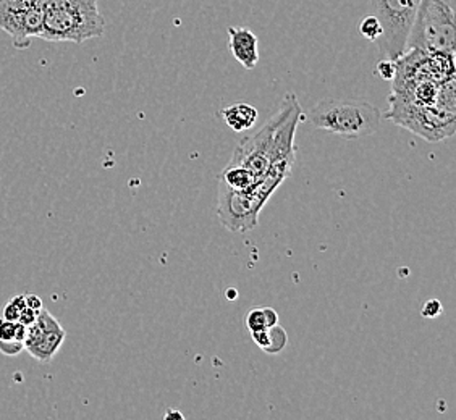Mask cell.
I'll list each match as a JSON object with an SVG mask.
<instances>
[{"label": "cell", "mask_w": 456, "mask_h": 420, "mask_svg": "<svg viewBox=\"0 0 456 420\" xmlns=\"http://www.w3.org/2000/svg\"><path fill=\"white\" fill-rule=\"evenodd\" d=\"M396 63L394 61H388V59H382L379 61L378 67H376V73L382 79L386 81H392L395 77Z\"/></svg>", "instance_id": "obj_17"}, {"label": "cell", "mask_w": 456, "mask_h": 420, "mask_svg": "<svg viewBox=\"0 0 456 420\" xmlns=\"http://www.w3.org/2000/svg\"><path fill=\"white\" fill-rule=\"evenodd\" d=\"M455 9L444 0H421L408 37V51L455 57Z\"/></svg>", "instance_id": "obj_4"}, {"label": "cell", "mask_w": 456, "mask_h": 420, "mask_svg": "<svg viewBox=\"0 0 456 420\" xmlns=\"http://www.w3.org/2000/svg\"><path fill=\"white\" fill-rule=\"evenodd\" d=\"M28 327L20 322L0 319V343L20 342L25 344Z\"/></svg>", "instance_id": "obj_13"}, {"label": "cell", "mask_w": 456, "mask_h": 420, "mask_svg": "<svg viewBox=\"0 0 456 420\" xmlns=\"http://www.w3.org/2000/svg\"><path fill=\"white\" fill-rule=\"evenodd\" d=\"M245 324L249 333L259 332V330L267 328V322H265V315H264L263 309L259 307V309L249 311V312L246 314Z\"/></svg>", "instance_id": "obj_16"}, {"label": "cell", "mask_w": 456, "mask_h": 420, "mask_svg": "<svg viewBox=\"0 0 456 420\" xmlns=\"http://www.w3.org/2000/svg\"><path fill=\"white\" fill-rule=\"evenodd\" d=\"M421 0H374V17L382 33L379 36V52L382 59L396 61L408 51V37Z\"/></svg>", "instance_id": "obj_5"}, {"label": "cell", "mask_w": 456, "mask_h": 420, "mask_svg": "<svg viewBox=\"0 0 456 420\" xmlns=\"http://www.w3.org/2000/svg\"><path fill=\"white\" fill-rule=\"evenodd\" d=\"M220 182L237 191H249L257 183V178L243 166H227L220 174Z\"/></svg>", "instance_id": "obj_11"}, {"label": "cell", "mask_w": 456, "mask_h": 420, "mask_svg": "<svg viewBox=\"0 0 456 420\" xmlns=\"http://www.w3.org/2000/svg\"><path fill=\"white\" fill-rule=\"evenodd\" d=\"M360 33L362 37H366L370 43H376L379 36L382 33V28H380L378 18L374 17V15L362 18L360 25Z\"/></svg>", "instance_id": "obj_15"}, {"label": "cell", "mask_w": 456, "mask_h": 420, "mask_svg": "<svg viewBox=\"0 0 456 420\" xmlns=\"http://www.w3.org/2000/svg\"><path fill=\"white\" fill-rule=\"evenodd\" d=\"M164 419H180L183 420L184 416L180 411H175V409H168L167 412H166V416H164Z\"/></svg>", "instance_id": "obj_21"}, {"label": "cell", "mask_w": 456, "mask_h": 420, "mask_svg": "<svg viewBox=\"0 0 456 420\" xmlns=\"http://www.w3.org/2000/svg\"><path fill=\"white\" fill-rule=\"evenodd\" d=\"M65 338H67V332L63 330V327L49 311H45L43 307L41 312L36 317L35 322L28 327L25 350L36 360L51 362L63 346Z\"/></svg>", "instance_id": "obj_8"}, {"label": "cell", "mask_w": 456, "mask_h": 420, "mask_svg": "<svg viewBox=\"0 0 456 420\" xmlns=\"http://www.w3.org/2000/svg\"><path fill=\"white\" fill-rule=\"evenodd\" d=\"M104 33L99 0H45L41 37L45 41L81 45Z\"/></svg>", "instance_id": "obj_2"}, {"label": "cell", "mask_w": 456, "mask_h": 420, "mask_svg": "<svg viewBox=\"0 0 456 420\" xmlns=\"http://www.w3.org/2000/svg\"><path fill=\"white\" fill-rule=\"evenodd\" d=\"M27 307V298L25 295H18L15 298L10 299L7 306L4 307V317L5 320H12V322H18L20 315L25 311Z\"/></svg>", "instance_id": "obj_14"}, {"label": "cell", "mask_w": 456, "mask_h": 420, "mask_svg": "<svg viewBox=\"0 0 456 420\" xmlns=\"http://www.w3.org/2000/svg\"><path fill=\"white\" fill-rule=\"evenodd\" d=\"M222 118L233 132L243 133L251 130L257 120L256 107L249 104H235L222 110Z\"/></svg>", "instance_id": "obj_10"}, {"label": "cell", "mask_w": 456, "mask_h": 420, "mask_svg": "<svg viewBox=\"0 0 456 420\" xmlns=\"http://www.w3.org/2000/svg\"><path fill=\"white\" fill-rule=\"evenodd\" d=\"M319 130L358 140L378 132L382 114L378 107L360 99H324L307 115Z\"/></svg>", "instance_id": "obj_3"}, {"label": "cell", "mask_w": 456, "mask_h": 420, "mask_svg": "<svg viewBox=\"0 0 456 420\" xmlns=\"http://www.w3.org/2000/svg\"><path fill=\"white\" fill-rule=\"evenodd\" d=\"M45 0H0V31L12 39L15 49L25 51L35 37H41Z\"/></svg>", "instance_id": "obj_6"}, {"label": "cell", "mask_w": 456, "mask_h": 420, "mask_svg": "<svg viewBox=\"0 0 456 420\" xmlns=\"http://www.w3.org/2000/svg\"><path fill=\"white\" fill-rule=\"evenodd\" d=\"M298 97L289 93L259 130L238 142L228 166H243L261 180L273 162L297 156L295 134L301 120Z\"/></svg>", "instance_id": "obj_1"}, {"label": "cell", "mask_w": 456, "mask_h": 420, "mask_svg": "<svg viewBox=\"0 0 456 420\" xmlns=\"http://www.w3.org/2000/svg\"><path fill=\"white\" fill-rule=\"evenodd\" d=\"M264 315H265V322H267V328L279 324V314L273 307H263Z\"/></svg>", "instance_id": "obj_20"}, {"label": "cell", "mask_w": 456, "mask_h": 420, "mask_svg": "<svg viewBox=\"0 0 456 420\" xmlns=\"http://www.w3.org/2000/svg\"><path fill=\"white\" fill-rule=\"evenodd\" d=\"M228 291H230V293H228V298L233 299L235 296H238V293L235 295V289H228Z\"/></svg>", "instance_id": "obj_22"}, {"label": "cell", "mask_w": 456, "mask_h": 420, "mask_svg": "<svg viewBox=\"0 0 456 420\" xmlns=\"http://www.w3.org/2000/svg\"><path fill=\"white\" fill-rule=\"evenodd\" d=\"M444 2H447L450 7H453V9H455L456 0H444Z\"/></svg>", "instance_id": "obj_23"}, {"label": "cell", "mask_w": 456, "mask_h": 420, "mask_svg": "<svg viewBox=\"0 0 456 420\" xmlns=\"http://www.w3.org/2000/svg\"><path fill=\"white\" fill-rule=\"evenodd\" d=\"M230 51L246 70H255L259 61V41L248 28H228Z\"/></svg>", "instance_id": "obj_9"}, {"label": "cell", "mask_w": 456, "mask_h": 420, "mask_svg": "<svg viewBox=\"0 0 456 420\" xmlns=\"http://www.w3.org/2000/svg\"><path fill=\"white\" fill-rule=\"evenodd\" d=\"M21 351H25V344L20 342H7L0 343V352L10 356V358H15Z\"/></svg>", "instance_id": "obj_19"}, {"label": "cell", "mask_w": 456, "mask_h": 420, "mask_svg": "<svg viewBox=\"0 0 456 420\" xmlns=\"http://www.w3.org/2000/svg\"><path fill=\"white\" fill-rule=\"evenodd\" d=\"M442 312H444V307H442L440 301H437V299H430L422 307V315L426 319H437Z\"/></svg>", "instance_id": "obj_18"}, {"label": "cell", "mask_w": 456, "mask_h": 420, "mask_svg": "<svg viewBox=\"0 0 456 420\" xmlns=\"http://www.w3.org/2000/svg\"><path fill=\"white\" fill-rule=\"evenodd\" d=\"M263 204L251 191H237L224 182L219 184L217 219L232 233H246L257 227Z\"/></svg>", "instance_id": "obj_7"}, {"label": "cell", "mask_w": 456, "mask_h": 420, "mask_svg": "<svg viewBox=\"0 0 456 420\" xmlns=\"http://www.w3.org/2000/svg\"><path fill=\"white\" fill-rule=\"evenodd\" d=\"M287 344H289V335L283 327L277 324L267 328V346L264 348V352L273 356L281 354V351L287 348Z\"/></svg>", "instance_id": "obj_12"}]
</instances>
